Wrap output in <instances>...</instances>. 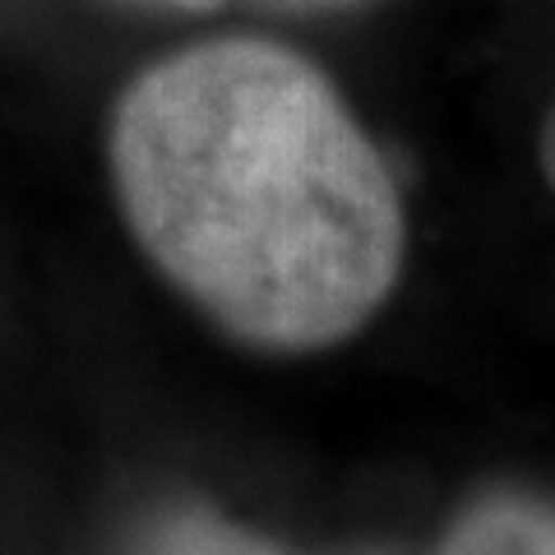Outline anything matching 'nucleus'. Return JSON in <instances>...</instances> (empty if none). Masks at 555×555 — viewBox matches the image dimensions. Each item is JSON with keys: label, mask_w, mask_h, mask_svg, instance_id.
Listing matches in <instances>:
<instances>
[{"label": "nucleus", "mask_w": 555, "mask_h": 555, "mask_svg": "<svg viewBox=\"0 0 555 555\" xmlns=\"http://www.w3.org/2000/svg\"><path fill=\"white\" fill-rule=\"evenodd\" d=\"M116 185L149 255L259 347H324L385 301L403 218L328 83L264 42H214L120 102Z\"/></svg>", "instance_id": "nucleus-1"}, {"label": "nucleus", "mask_w": 555, "mask_h": 555, "mask_svg": "<svg viewBox=\"0 0 555 555\" xmlns=\"http://www.w3.org/2000/svg\"><path fill=\"white\" fill-rule=\"evenodd\" d=\"M542 158H546V171H551V181H555V116H551V126H546V144H542Z\"/></svg>", "instance_id": "nucleus-3"}, {"label": "nucleus", "mask_w": 555, "mask_h": 555, "mask_svg": "<svg viewBox=\"0 0 555 555\" xmlns=\"http://www.w3.org/2000/svg\"><path fill=\"white\" fill-rule=\"evenodd\" d=\"M444 555H555V509L537 500H486L449 532Z\"/></svg>", "instance_id": "nucleus-2"}, {"label": "nucleus", "mask_w": 555, "mask_h": 555, "mask_svg": "<svg viewBox=\"0 0 555 555\" xmlns=\"http://www.w3.org/2000/svg\"><path fill=\"white\" fill-rule=\"evenodd\" d=\"M171 5H208V0H171Z\"/></svg>", "instance_id": "nucleus-4"}]
</instances>
